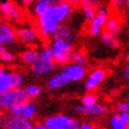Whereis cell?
<instances>
[{
    "instance_id": "cell-2",
    "label": "cell",
    "mask_w": 129,
    "mask_h": 129,
    "mask_svg": "<svg viewBox=\"0 0 129 129\" xmlns=\"http://www.w3.org/2000/svg\"><path fill=\"white\" fill-rule=\"evenodd\" d=\"M74 10V6L69 1H53L49 11L44 14L47 18H50L52 21L62 25V23H65L69 17L71 16Z\"/></svg>"
},
{
    "instance_id": "cell-12",
    "label": "cell",
    "mask_w": 129,
    "mask_h": 129,
    "mask_svg": "<svg viewBox=\"0 0 129 129\" xmlns=\"http://www.w3.org/2000/svg\"><path fill=\"white\" fill-rule=\"evenodd\" d=\"M8 113H10V115H13V116H21L24 118L32 120L36 116V113H37V106L35 103L27 101L13 107Z\"/></svg>"
},
{
    "instance_id": "cell-21",
    "label": "cell",
    "mask_w": 129,
    "mask_h": 129,
    "mask_svg": "<svg viewBox=\"0 0 129 129\" xmlns=\"http://www.w3.org/2000/svg\"><path fill=\"white\" fill-rule=\"evenodd\" d=\"M52 3L53 1H51V0H38V1H36L35 6H33V12L37 16V18L44 16L49 11V8L51 7Z\"/></svg>"
},
{
    "instance_id": "cell-22",
    "label": "cell",
    "mask_w": 129,
    "mask_h": 129,
    "mask_svg": "<svg viewBox=\"0 0 129 129\" xmlns=\"http://www.w3.org/2000/svg\"><path fill=\"white\" fill-rule=\"evenodd\" d=\"M101 39H102V43L104 44L106 46L110 47V49H116V47H118V45H120L116 35H113V33H110V32H108V31H104L102 33Z\"/></svg>"
},
{
    "instance_id": "cell-29",
    "label": "cell",
    "mask_w": 129,
    "mask_h": 129,
    "mask_svg": "<svg viewBox=\"0 0 129 129\" xmlns=\"http://www.w3.org/2000/svg\"><path fill=\"white\" fill-rule=\"evenodd\" d=\"M117 113H128L129 114V101H122L116 104Z\"/></svg>"
},
{
    "instance_id": "cell-19",
    "label": "cell",
    "mask_w": 129,
    "mask_h": 129,
    "mask_svg": "<svg viewBox=\"0 0 129 129\" xmlns=\"http://www.w3.org/2000/svg\"><path fill=\"white\" fill-rule=\"evenodd\" d=\"M74 38H75L74 30H72L70 26L65 25V24H62L53 39H60V40H65L68 43H71V42L74 40Z\"/></svg>"
},
{
    "instance_id": "cell-8",
    "label": "cell",
    "mask_w": 129,
    "mask_h": 129,
    "mask_svg": "<svg viewBox=\"0 0 129 129\" xmlns=\"http://www.w3.org/2000/svg\"><path fill=\"white\" fill-rule=\"evenodd\" d=\"M17 72L7 67L0 65V94L7 92L16 88Z\"/></svg>"
},
{
    "instance_id": "cell-35",
    "label": "cell",
    "mask_w": 129,
    "mask_h": 129,
    "mask_svg": "<svg viewBox=\"0 0 129 129\" xmlns=\"http://www.w3.org/2000/svg\"><path fill=\"white\" fill-rule=\"evenodd\" d=\"M6 50H7V49H6V46H0V56L3 55Z\"/></svg>"
},
{
    "instance_id": "cell-10",
    "label": "cell",
    "mask_w": 129,
    "mask_h": 129,
    "mask_svg": "<svg viewBox=\"0 0 129 129\" xmlns=\"http://www.w3.org/2000/svg\"><path fill=\"white\" fill-rule=\"evenodd\" d=\"M60 25L55 21H52L50 18H47L46 16H42L38 17V30H39V33L43 37H46V38H55L56 33L59 30Z\"/></svg>"
},
{
    "instance_id": "cell-14",
    "label": "cell",
    "mask_w": 129,
    "mask_h": 129,
    "mask_svg": "<svg viewBox=\"0 0 129 129\" xmlns=\"http://www.w3.org/2000/svg\"><path fill=\"white\" fill-rule=\"evenodd\" d=\"M75 111L78 114H83V115H86V116H92V117H102L107 115L108 113V108H107L104 104H101V103H97L96 106L90 107V108H85V107L78 106L75 107Z\"/></svg>"
},
{
    "instance_id": "cell-18",
    "label": "cell",
    "mask_w": 129,
    "mask_h": 129,
    "mask_svg": "<svg viewBox=\"0 0 129 129\" xmlns=\"http://www.w3.org/2000/svg\"><path fill=\"white\" fill-rule=\"evenodd\" d=\"M68 84L69 83L65 81V78H64V76H63V74L60 71L55 74L47 81V88L50 90H59L62 88H64V86H67Z\"/></svg>"
},
{
    "instance_id": "cell-4",
    "label": "cell",
    "mask_w": 129,
    "mask_h": 129,
    "mask_svg": "<svg viewBox=\"0 0 129 129\" xmlns=\"http://www.w3.org/2000/svg\"><path fill=\"white\" fill-rule=\"evenodd\" d=\"M46 129H78L81 123L67 114H56L45 118Z\"/></svg>"
},
{
    "instance_id": "cell-9",
    "label": "cell",
    "mask_w": 129,
    "mask_h": 129,
    "mask_svg": "<svg viewBox=\"0 0 129 129\" xmlns=\"http://www.w3.org/2000/svg\"><path fill=\"white\" fill-rule=\"evenodd\" d=\"M106 77H107V71L103 68H96V69H94L85 78V82H84L85 90L88 92H92L94 90H96L103 83Z\"/></svg>"
},
{
    "instance_id": "cell-7",
    "label": "cell",
    "mask_w": 129,
    "mask_h": 129,
    "mask_svg": "<svg viewBox=\"0 0 129 129\" xmlns=\"http://www.w3.org/2000/svg\"><path fill=\"white\" fill-rule=\"evenodd\" d=\"M109 19L108 17V11L103 7L97 8V13L95 18L89 23L88 26V32L91 36H102L103 33V28L106 27V24Z\"/></svg>"
},
{
    "instance_id": "cell-5",
    "label": "cell",
    "mask_w": 129,
    "mask_h": 129,
    "mask_svg": "<svg viewBox=\"0 0 129 129\" xmlns=\"http://www.w3.org/2000/svg\"><path fill=\"white\" fill-rule=\"evenodd\" d=\"M50 46L57 64L64 65V64H68L70 62L71 53L74 51L71 43H68L65 40L60 39H52V43H51Z\"/></svg>"
},
{
    "instance_id": "cell-31",
    "label": "cell",
    "mask_w": 129,
    "mask_h": 129,
    "mask_svg": "<svg viewBox=\"0 0 129 129\" xmlns=\"http://www.w3.org/2000/svg\"><path fill=\"white\" fill-rule=\"evenodd\" d=\"M123 76H124L127 79H129V64H127V65L123 68Z\"/></svg>"
},
{
    "instance_id": "cell-27",
    "label": "cell",
    "mask_w": 129,
    "mask_h": 129,
    "mask_svg": "<svg viewBox=\"0 0 129 129\" xmlns=\"http://www.w3.org/2000/svg\"><path fill=\"white\" fill-rule=\"evenodd\" d=\"M70 60H71V63H74V64H78V65H85L86 58H85V56L83 55L81 51H72Z\"/></svg>"
},
{
    "instance_id": "cell-28",
    "label": "cell",
    "mask_w": 129,
    "mask_h": 129,
    "mask_svg": "<svg viewBox=\"0 0 129 129\" xmlns=\"http://www.w3.org/2000/svg\"><path fill=\"white\" fill-rule=\"evenodd\" d=\"M0 60L3 63H5V64H11V63H13L16 60V53L10 50H6L3 55L0 56Z\"/></svg>"
},
{
    "instance_id": "cell-25",
    "label": "cell",
    "mask_w": 129,
    "mask_h": 129,
    "mask_svg": "<svg viewBox=\"0 0 129 129\" xmlns=\"http://www.w3.org/2000/svg\"><path fill=\"white\" fill-rule=\"evenodd\" d=\"M96 104H97V95H95L94 92H88L81 100V106L85 107V108H90Z\"/></svg>"
},
{
    "instance_id": "cell-32",
    "label": "cell",
    "mask_w": 129,
    "mask_h": 129,
    "mask_svg": "<svg viewBox=\"0 0 129 129\" xmlns=\"http://www.w3.org/2000/svg\"><path fill=\"white\" fill-rule=\"evenodd\" d=\"M4 122H5V116L0 113V129H4Z\"/></svg>"
},
{
    "instance_id": "cell-33",
    "label": "cell",
    "mask_w": 129,
    "mask_h": 129,
    "mask_svg": "<svg viewBox=\"0 0 129 129\" xmlns=\"http://www.w3.org/2000/svg\"><path fill=\"white\" fill-rule=\"evenodd\" d=\"M33 129H46V127L44 125V123H37V124H35Z\"/></svg>"
},
{
    "instance_id": "cell-3",
    "label": "cell",
    "mask_w": 129,
    "mask_h": 129,
    "mask_svg": "<svg viewBox=\"0 0 129 129\" xmlns=\"http://www.w3.org/2000/svg\"><path fill=\"white\" fill-rule=\"evenodd\" d=\"M28 101L25 89H13L0 94V111H10L13 107Z\"/></svg>"
},
{
    "instance_id": "cell-16",
    "label": "cell",
    "mask_w": 129,
    "mask_h": 129,
    "mask_svg": "<svg viewBox=\"0 0 129 129\" xmlns=\"http://www.w3.org/2000/svg\"><path fill=\"white\" fill-rule=\"evenodd\" d=\"M38 33H39V31H37L32 26H24L17 31V37L24 43L32 44L38 39Z\"/></svg>"
},
{
    "instance_id": "cell-20",
    "label": "cell",
    "mask_w": 129,
    "mask_h": 129,
    "mask_svg": "<svg viewBox=\"0 0 129 129\" xmlns=\"http://www.w3.org/2000/svg\"><path fill=\"white\" fill-rule=\"evenodd\" d=\"M38 57H39V51L37 50V49H35V47L25 50L23 53H21V56H20L21 62H23L24 64L30 65V67H32V65L37 62Z\"/></svg>"
},
{
    "instance_id": "cell-15",
    "label": "cell",
    "mask_w": 129,
    "mask_h": 129,
    "mask_svg": "<svg viewBox=\"0 0 129 129\" xmlns=\"http://www.w3.org/2000/svg\"><path fill=\"white\" fill-rule=\"evenodd\" d=\"M129 123V114L128 113H115L110 115L108 120V129H127Z\"/></svg>"
},
{
    "instance_id": "cell-34",
    "label": "cell",
    "mask_w": 129,
    "mask_h": 129,
    "mask_svg": "<svg viewBox=\"0 0 129 129\" xmlns=\"http://www.w3.org/2000/svg\"><path fill=\"white\" fill-rule=\"evenodd\" d=\"M5 45H6L5 39H4V37H3V35H1V32H0V46H5Z\"/></svg>"
},
{
    "instance_id": "cell-13",
    "label": "cell",
    "mask_w": 129,
    "mask_h": 129,
    "mask_svg": "<svg viewBox=\"0 0 129 129\" xmlns=\"http://www.w3.org/2000/svg\"><path fill=\"white\" fill-rule=\"evenodd\" d=\"M0 14L12 20H19L21 18L20 8L8 0L0 1Z\"/></svg>"
},
{
    "instance_id": "cell-11",
    "label": "cell",
    "mask_w": 129,
    "mask_h": 129,
    "mask_svg": "<svg viewBox=\"0 0 129 129\" xmlns=\"http://www.w3.org/2000/svg\"><path fill=\"white\" fill-rule=\"evenodd\" d=\"M35 123L32 120L24 118L21 116L6 115L4 122V129H33Z\"/></svg>"
},
{
    "instance_id": "cell-24",
    "label": "cell",
    "mask_w": 129,
    "mask_h": 129,
    "mask_svg": "<svg viewBox=\"0 0 129 129\" xmlns=\"http://www.w3.org/2000/svg\"><path fill=\"white\" fill-rule=\"evenodd\" d=\"M82 11H83V14L85 17L88 20H91L95 18L96 13H97V8L95 7V5L90 1H84L83 3V6H82Z\"/></svg>"
},
{
    "instance_id": "cell-38",
    "label": "cell",
    "mask_w": 129,
    "mask_h": 129,
    "mask_svg": "<svg viewBox=\"0 0 129 129\" xmlns=\"http://www.w3.org/2000/svg\"><path fill=\"white\" fill-rule=\"evenodd\" d=\"M127 129H129V123H128V125H127Z\"/></svg>"
},
{
    "instance_id": "cell-6",
    "label": "cell",
    "mask_w": 129,
    "mask_h": 129,
    "mask_svg": "<svg viewBox=\"0 0 129 129\" xmlns=\"http://www.w3.org/2000/svg\"><path fill=\"white\" fill-rule=\"evenodd\" d=\"M60 72L63 74L65 81L69 84L81 82L83 79H85L86 76H88L85 65H78V64H74V63H70V64L65 65Z\"/></svg>"
},
{
    "instance_id": "cell-36",
    "label": "cell",
    "mask_w": 129,
    "mask_h": 129,
    "mask_svg": "<svg viewBox=\"0 0 129 129\" xmlns=\"http://www.w3.org/2000/svg\"><path fill=\"white\" fill-rule=\"evenodd\" d=\"M125 8H127V11L129 12V0L128 1H125Z\"/></svg>"
},
{
    "instance_id": "cell-30",
    "label": "cell",
    "mask_w": 129,
    "mask_h": 129,
    "mask_svg": "<svg viewBox=\"0 0 129 129\" xmlns=\"http://www.w3.org/2000/svg\"><path fill=\"white\" fill-rule=\"evenodd\" d=\"M78 129H95V127L89 122H83L82 124L79 125Z\"/></svg>"
},
{
    "instance_id": "cell-26",
    "label": "cell",
    "mask_w": 129,
    "mask_h": 129,
    "mask_svg": "<svg viewBox=\"0 0 129 129\" xmlns=\"http://www.w3.org/2000/svg\"><path fill=\"white\" fill-rule=\"evenodd\" d=\"M25 91H26L28 98H36L42 94V88L37 84H30L25 88Z\"/></svg>"
},
{
    "instance_id": "cell-37",
    "label": "cell",
    "mask_w": 129,
    "mask_h": 129,
    "mask_svg": "<svg viewBox=\"0 0 129 129\" xmlns=\"http://www.w3.org/2000/svg\"><path fill=\"white\" fill-rule=\"evenodd\" d=\"M127 58H128V60H129V53H128V55H127Z\"/></svg>"
},
{
    "instance_id": "cell-23",
    "label": "cell",
    "mask_w": 129,
    "mask_h": 129,
    "mask_svg": "<svg viewBox=\"0 0 129 129\" xmlns=\"http://www.w3.org/2000/svg\"><path fill=\"white\" fill-rule=\"evenodd\" d=\"M122 25H121V20L116 18V17H110L108 21L106 24V31L113 33V35H116L121 31Z\"/></svg>"
},
{
    "instance_id": "cell-17",
    "label": "cell",
    "mask_w": 129,
    "mask_h": 129,
    "mask_svg": "<svg viewBox=\"0 0 129 129\" xmlns=\"http://www.w3.org/2000/svg\"><path fill=\"white\" fill-rule=\"evenodd\" d=\"M0 32H1V35L4 37L6 45H12L16 42L17 38H18L17 37V31L12 27L11 25H8V24H5V23L0 24Z\"/></svg>"
},
{
    "instance_id": "cell-1",
    "label": "cell",
    "mask_w": 129,
    "mask_h": 129,
    "mask_svg": "<svg viewBox=\"0 0 129 129\" xmlns=\"http://www.w3.org/2000/svg\"><path fill=\"white\" fill-rule=\"evenodd\" d=\"M56 60L51 50V46H45L39 51V57L37 59V62L31 67L32 72L36 76H46V75L51 74L55 70L56 68Z\"/></svg>"
}]
</instances>
